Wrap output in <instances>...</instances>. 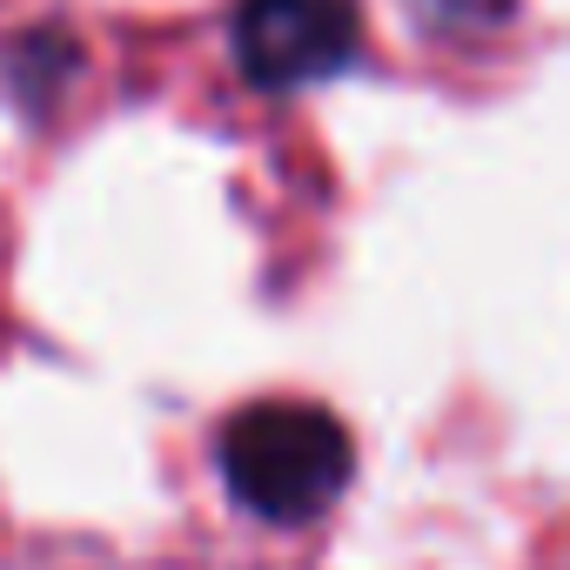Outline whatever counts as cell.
Masks as SVG:
<instances>
[{
    "label": "cell",
    "mask_w": 570,
    "mask_h": 570,
    "mask_svg": "<svg viewBox=\"0 0 570 570\" xmlns=\"http://www.w3.org/2000/svg\"><path fill=\"white\" fill-rule=\"evenodd\" d=\"M222 483L262 523H309L350 483V430L316 403H255L222 430Z\"/></svg>",
    "instance_id": "obj_1"
},
{
    "label": "cell",
    "mask_w": 570,
    "mask_h": 570,
    "mask_svg": "<svg viewBox=\"0 0 570 570\" xmlns=\"http://www.w3.org/2000/svg\"><path fill=\"white\" fill-rule=\"evenodd\" d=\"M356 0H242L235 8V68L248 75V88L268 95L343 75L356 61Z\"/></svg>",
    "instance_id": "obj_2"
}]
</instances>
